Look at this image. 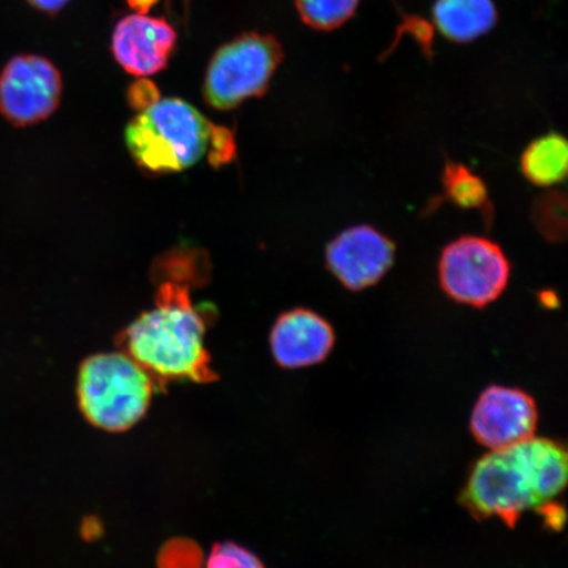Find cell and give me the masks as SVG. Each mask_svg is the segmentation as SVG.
I'll return each instance as SVG.
<instances>
[{"instance_id": "22", "label": "cell", "mask_w": 568, "mask_h": 568, "mask_svg": "<svg viewBox=\"0 0 568 568\" xmlns=\"http://www.w3.org/2000/svg\"><path fill=\"white\" fill-rule=\"evenodd\" d=\"M158 2L159 0H128V4L131 6V9L141 13V16H146V12Z\"/></svg>"}, {"instance_id": "16", "label": "cell", "mask_w": 568, "mask_h": 568, "mask_svg": "<svg viewBox=\"0 0 568 568\" xmlns=\"http://www.w3.org/2000/svg\"><path fill=\"white\" fill-rule=\"evenodd\" d=\"M359 0H296L297 10L305 23L318 28V30H331L343 24L349 19Z\"/></svg>"}, {"instance_id": "18", "label": "cell", "mask_w": 568, "mask_h": 568, "mask_svg": "<svg viewBox=\"0 0 568 568\" xmlns=\"http://www.w3.org/2000/svg\"><path fill=\"white\" fill-rule=\"evenodd\" d=\"M205 568H265L253 552L234 542L215 545Z\"/></svg>"}, {"instance_id": "6", "label": "cell", "mask_w": 568, "mask_h": 568, "mask_svg": "<svg viewBox=\"0 0 568 568\" xmlns=\"http://www.w3.org/2000/svg\"><path fill=\"white\" fill-rule=\"evenodd\" d=\"M510 262L501 246L483 236L466 234L444 247L438 281L453 302L486 308L507 290Z\"/></svg>"}, {"instance_id": "8", "label": "cell", "mask_w": 568, "mask_h": 568, "mask_svg": "<svg viewBox=\"0 0 568 568\" xmlns=\"http://www.w3.org/2000/svg\"><path fill=\"white\" fill-rule=\"evenodd\" d=\"M396 245L372 225L351 226L326 246L329 273L353 293L375 286L394 266Z\"/></svg>"}, {"instance_id": "5", "label": "cell", "mask_w": 568, "mask_h": 568, "mask_svg": "<svg viewBox=\"0 0 568 568\" xmlns=\"http://www.w3.org/2000/svg\"><path fill=\"white\" fill-rule=\"evenodd\" d=\"M281 60L282 49L272 36H239L212 57L204 77L205 102L225 111L264 95Z\"/></svg>"}, {"instance_id": "9", "label": "cell", "mask_w": 568, "mask_h": 568, "mask_svg": "<svg viewBox=\"0 0 568 568\" xmlns=\"http://www.w3.org/2000/svg\"><path fill=\"white\" fill-rule=\"evenodd\" d=\"M538 420L535 400L524 390L493 386L483 393L471 417L477 442L499 450L532 437Z\"/></svg>"}, {"instance_id": "19", "label": "cell", "mask_w": 568, "mask_h": 568, "mask_svg": "<svg viewBox=\"0 0 568 568\" xmlns=\"http://www.w3.org/2000/svg\"><path fill=\"white\" fill-rule=\"evenodd\" d=\"M126 98L132 109L141 112L160 101V90L152 81L141 78L128 90Z\"/></svg>"}, {"instance_id": "13", "label": "cell", "mask_w": 568, "mask_h": 568, "mask_svg": "<svg viewBox=\"0 0 568 568\" xmlns=\"http://www.w3.org/2000/svg\"><path fill=\"white\" fill-rule=\"evenodd\" d=\"M521 172L538 187H554L567 176L568 145L562 134L551 132L532 140L524 149L520 159Z\"/></svg>"}, {"instance_id": "1", "label": "cell", "mask_w": 568, "mask_h": 568, "mask_svg": "<svg viewBox=\"0 0 568 568\" xmlns=\"http://www.w3.org/2000/svg\"><path fill=\"white\" fill-rule=\"evenodd\" d=\"M190 288L189 284L160 282L154 308L134 320L118 338L123 353L136 361L158 386L217 378L204 345L205 316L210 315L193 304Z\"/></svg>"}, {"instance_id": "20", "label": "cell", "mask_w": 568, "mask_h": 568, "mask_svg": "<svg viewBox=\"0 0 568 568\" xmlns=\"http://www.w3.org/2000/svg\"><path fill=\"white\" fill-rule=\"evenodd\" d=\"M34 9L44 11L48 13L59 12L65 7L70 0H28Z\"/></svg>"}, {"instance_id": "4", "label": "cell", "mask_w": 568, "mask_h": 568, "mask_svg": "<svg viewBox=\"0 0 568 568\" xmlns=\"http://www.w3.org/2000/svg\"><path fill=\"white\" fill-rule=\"evenodd\" d=\"M155 387L130 355L102 353L83 362L77 394L88 422L106 432H124L145 416Z\"/></svg>"}, {"instance_id": "21", "label": "cell", "mask_w": 568, "mask_h": 568, "mask_svg": "<svg viewBox=\"0 0 568 568\" xmlns=\"http://www.w3.org/2000/svg\"><path fill=\"white\" fill-rule=\"evenodd\" d=\"M539 304L544 305L545 308L554 310L559 305V297L554 291L545 290L538 294Z\"/></svg>"}, {"instance_id": "3", "label": "cell", "mask_w": 568, "mask_h": 568, "mask_svg": "<svg viewBox=\"0 0 568 568\" xmlns=\"http://www.w3.org/2000/svg\"><path fill=\"white\" fill-rule=\"evenodd\" d=\"M216 126L194 105L178 98L160 99L125 128L128 151L152 174L182 172L211 149Z\"/></svg>"}, {"instance_id": "14", "label": "cell", "mask_w": 568, "mask_h": 568, "mask_svg": "<svg viewBox=\"0 0 568 568\" xmlns=\"http://www.w3.org/2000/svg\"><path fill=\"white\" fill-rule=\"evenodd\" d=\"M443 189L445 201L464 211L480 213L487 226L493 224L494 205L489 197L488 187L477 173L465 163L446 161L443 170Z\"/></svg>"}, {"instance_id": "12", "label": "cell", "mask_w": 568, "mask_h": 568, "mask_svg": "<svg viewBox=\"0 0 568 568\" xmlns=\"http://www.w3.org/2000/svg\"><path fill=\"white\" fill-rule=\"evenodd\" d=\"M433 18L447 39L467 42L493 30L496 10L493 0H438Z\"/></svg>"}, {"instance_id": "11", "label": "cell", "mask_w": 568, "mask_h": 568, "mask_svg": "<svg viewBox=\"0 0 568 568\" xmlns=\"http://www.w3.org/2000/svg\"><path fill=\"white\" fill-rule=\"evenodd\" d=\"M335 341V331L328 320L307 308L284 312L270 333L274 359L284 368L320 364L328 357Z\"/></svg>"}, {"instance_id": "17", "label": "cell", "mask_w": 568, "mask_h": 568, "mask_svg": "<svg viewBox=\"0 0 568 568\" xmlns=\"http://www.w3.org/2000/svg\"><path fill=\"white\" fill-rule=\"evenodd\" d=\"M201 252L186 251L180 248L160 258L155 265V274L159 281L176 282L193 286L199 283L201 276Z\"/></svg>"}, {"instance_id": "10", "label": "cell", "mask_w": 568, "mask_h": 568, "mask_svg": "<svg viewBox=\"0 0 568 568\" xmlns=\"http://www.w3.org/2000/svg\"><path fill=\"white\" fill-rule=\"evenodd\" d=\"M175 44L176 32L165 19L133 13L116 24L111 49L128 73L148 77L168 67Z\"/></svg>"}, {"instance_id": "7", "label": "cell", "mask_w": 568, "mask_h": 568, "mask_svg": "<svg viewBox=\"0 0 568 568\" xmlns=\"http://www.w3.org/2000/svg\"><path fill=\"white\" fill-rule=\"evenodd\" d=\"M62 80L44 57H13L0 73V115L13 126L44 122L59 109Z\"/></svg>"}, {"instance_id": "2", "label": "cell", "mask_w": 568, "mask_h": 568, "mask_svg": "<svg viewBox=\"0 0 568 568\" xmlns=\"http://www.w3.org/2000/svg\"><path fill=\"white\" fill-rule=\"evenodd\" d=\"M566 483L565 447L530 437L483 457L462 493V504L474 517H499L513 528L527 510L551 503Z\"/></svg>"}, {"instance_id": "15", "label": "cell", "mask_w": 568, "mask_h": 568, "mask_svg": "<svg viewBox=\"0 0 568 568\" xmlns=\"http://www.w3.org/2000/svg\"><path fill=\"white\" fill-rule=\"evenodd\" d=\"M531 220L549 243H564L567 236V199L564 191L551 190L536 199Z\"/></svg>"}]
</instances>
